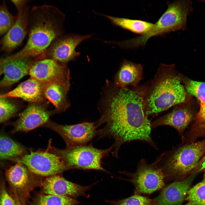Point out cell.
I'll return each instance as SVG.
<instances>
[{
    "mask_svg": "<svg viewBox=\"0 0 205 205\" xmlns=\"http://www.w3.org/2000/svg\"><path fill=\"white\" fill-rule=\"evenodd\" d=\"M147 86L134 89L118 88L112 91L106 100V107L97 121L99 138L114 140L112 153L118 157L119 149L125 143L140 141L155 149L156 145L151 136V122L145 110L144 97Z\"/></svg>",
    "mask_w": 205,
    "mask_h": 205,
    "instance_id": "obj_1",
    "label": "cell"
},
{
    "mask_svg": "<svg viewBox=\"0 0 205 205\" xmlns=\"http://www.w3.org/2000/svg\"><path fill=\"white\" fill-rule=\"evenodd\" d=\"M65 18L64 14L54 6L43 5L32 7L30 10L26 44L20 50L7 57V59L45 58L46 53L52 42L64 34Z\"/></svg>",
    "mask_w": 205,
    "mask_h": 205,
    "instance_id": "obj_2",
    "label": "cell"
},
{
    "mask_svg": "<svg viewBox=\"0 0 205 205\" xmlns=\"http://www.w3.org/2000/svg\"><path fill=\"white\" fill-rule=\"evenodd\" d=\"M187 93L174 64H161L144 97L148 116L185 102Z\"/></svg>",
    "mask_w": 205,
    "mask_h": 205,
    "instance_id": "obj_3",
    "label": "cell"
},
{
    "mask_svg": "<svg viewBox=\"0 0 205 205\" xmlns=\"http://www.w3.org/2000/svg\"><path fill=\"white\" fill-rule=\"evenodd\" d=\"M167 8L152 28L145 34L132 39L118 42L123 49H135L145 46L152 37L178 30L187 29V17L193 11L192 3L189 0L168 2Z\"/></svg>",
    "mask_w": 205,
    "mask_h": 205,
    "instance_id": "obj_4",
    "label": "cell"
},
{
    "mask_svg": "<svg viewBox=\"0 0 205 205\" xmlns=\"http://www.w3.org/2000/svg\"><path fill=\"white\" fill-rule=\"evenodd\" d=\"M205 151V139L175 147L159 155L154 162L165 177L178 178L190 172Z\"/></svg>",
    "mask_w": 205,
    "mask_h": 205,
    "instance_id": "obj_5",
    "label": "cell"
},
{
    "mask_svg": "<svg viewBox=\"0 0 205 205\" xmlns=\"http://www.w3.org/2000/svg\"><path fill=\"white\" fill-rule=\"evenodd\" d=\"M112 150L111 146L107 149H100L90 144L67 147L57 151L58 155L70 168L107 172L102 165V159Z\"/></svg>",
    "mask_w": 205,
    "mask_h": 205,
    "instance_id": "obj_6",
    "label": "cell"
},
{
    "mask_svg": "<svg viewBox=\"0 0 205 205\" xmlns=\"http://www.w3.org/2000/svg\"><path fill=\"white\" fill-rule=\"evenodd\" d=\"M16 160L33 173L43 176L56 175L70 168L58 155L44 151H31Z\"/></svg>",
    "mask_w": 205,
    "mask_h": 205,
    "instance_id": "obj_7",
    "label": "cell"
},
{
    "mask_svg": "<svg viewBox=\"0 0 205 205\" xmlns=\"http://www.w3.org/2000/svg\"><path fill=\"white\" fill-rule=\"evenodd\" d=\"M130 175L135 193L150 194L165 185V176L162 169L154 162L149 163L144 159L140 160L136 171Z\"/></svg>",
    "mask_w": 205,
    "mask_h": 205,
    "instance_id": "obj_8",
    "label": "cell"
},
{
    "mask_svg": "<svg viewBox=\"0 0 205 205\" xmlns=\"http://www.w3.org/2000/svg\"><path fill=\"white\" fill-rule=\"evenodd\" d=\"M92 34L81 35L73 33L63 34L51 44L45 54V58L53 59L61 64L75 59L80 54L76 49L83 41L90 38Z\"/></svg>",
    "mask_w": 205,
    "mask_h": 205,
    "instance_id": "obj_9",
    "label": "cell"
},
{
    "mask_svg": "<svg viewBox=\"0 0 205 205\" xmlns=\"http://www.w3.org/2000/svg\"><path fill=\"white\" fill-rule=\"evenodd\" d=\"M46 125L58 133L67 147L86 145L97 135V122H84L72 125H63L48 122Z\"/></svg>",
    "mask_w": 205,
    "mask_h": 205,
    "instance_id": "obj_10",
    "label": "cell"
},
{
    "mask_svg": "<svg viewBox=\"0 0 205 205\" xmlns=\"http://www.w3.org/2000/svg\"><path fill=\"white\" fill-rule=\"evenodd\" d=\"M29 74L30 77L42 83L69 79V73L65 65L51 59L36 61L32 65Z\"/></svg>",
    "mask_w": 205,
    "mask_h": 205,
    "instance_id": "obj_11",
    "label": "cell"
},
{
    "mask_svg": "<svg viewBox=\"0 0 205 205\" xmlns=\"http://www.w3.org/2000/svg\"><path fill=\"white\" fill-rule=\"evenodd\" d=\"M17 10L15 22L0 42L1 50L6 52L19 46L28 33L30 11L27 5Z\"/></svg>",
    "mask_w": 205,
    "mask_h": 205,
    "instance_id": "obj_12",
    "label": "cell"
},
{
    "mask_svg": "<svg viewBox=\"0 0 205 205\" xmlns=\"http://www.w3.org/2000/svg\"><path fill=\"white\" fill-rule=\"evenodd\" d=\"M51 114L40 102L30 103L19 115L13 132H26L47 123Z\"/></svg>",
    "mask_w": 205,
    "mask_h": 205,
    "instance_id": "obj_13",
    "label": "cell"
},
{
    "mask_svg": "<svg viewBox=\"0 0 205 205\" xmlns=\"http://www.w3.org/2000/svg\"><path fill=\"white\" fill-rule=\"evenodd\" d=\"M92 185L84 186L77 184L57 175H52L43 182V192L48 195L60 196L77 197L83 196L87 197L86 192Z\"/></svg>",
    "mask_w": 205,
    "mask_h": 205,
    "instance_id": "obj_14",
    "label": "cell"
},
{
    "mask_svg": "<svg viewBox=\"0 0 205 205\" xmlns=\"http://www.w3.org/2000/svg\"><path fill=\"white\" fill-rule=\"evenodd\" d=\"M194 174L164 188L152 205H180L184 200L194 177Z\"/></svg>",
    "mask_w": 205,
    "mask_h": 205,
    "instance_id": "obj_15",
    "label": "cell"
},
{
    "mask_svg": "<svg viewBox=\"0 0 205 205\" xmlns=\"http://www.w3.org/2000/svg\"><path fill=\"white\" fill-rule=\"evenodd\" d=\"M37 61L32 58L9 60L2 59L1 63L4 77L0 81V88L12 85L29 74L31 67Z\"/></svg>",
    "mask_w": 205,
    "mask_h": 205,
    "instance_id": "obj_16",
    "label": "cell"
},
{
    "mask_svg": "<svg viewBox=\"0 0 205 205\" xmlns=\"http://www.w3.org/2000/svg\"><path fill=\"white\" fill-rule=\"evenodd\" d=\"M184 103L175 106L169 112L151 123V128L161 126H169L175 128L181 134L193 117L191 110Z\"/></svg>",
    "mask_w": 205,
    "mask_h": 205,
    "instance_id": "obj_17",
    "label": "cell"
},
{
    "mask_svg": "<svg viewBox=\"0 0 205 205\" xmlns=\"http://www.w3.org/2000/svg\"><path fill=\"white\" fill-rule=\"evenodd\" d=\"M45 84L30 77L11 91L0 95V97L21 98L30 103H41L45 98L44 94Z\"/></svg>",
    "mask_w": 205,
    "mask_h": 205,
    "instance_id": "obj_18",
    "label": "cell"
},
{
    "mask_svg": "<svg viewBox=\"0 0 205 205\" xmlns=\"http://www.w3.org/2000/svg\"><path fill=\"white\" fill-rule=\"evenodd\" d=\"M10 194H14L19 199L25 191L29 182V174L24 165L17 163L5 170Z\"/></svg>",
    "mask_w": 205,
    "mask_h": 205,
    "instance_id": "obj_19",
    "label": "cell"
},
{
    "mask_svg": "<svg viewBox=\"0 0 205 205\" xmlns=\"http://www.w3.org/2000/svg\"><path fill=\"white\" fill-rule=\"evenodd\" d=\"M70 84L68 79L55 81L46 83L44 94L58 110H63L68 107L67 95Z\"/></svg>",
    "mask_w": 205,
    "mask_h": 205,
    "instance_id": "obj_20",
    "label": "cell"
},
{
    "mask_svg": "<svg viewBox=\"0 0 205 205\" xmlns=\"http://www.w3.org/2000/svg\"><path fill=\"white\" fill-rule=\"evenodd\" d=\"M142 74L143 67L141 64L125 60L116 75V84L121 88L130 85L136 87L142 79Z\"/></svg>",
    "mask_w": 205,
    "mask_h": 205,
    "instance_id": "obj_21",
    "label": "cell"
},
{
    "mask_svg": "<svg viewBox=\"0 0 205 205\" xmlns=\"http://www.w3.org/2000/svg\"><path fill=\"white\" fill-rule=\"evenodd\" d=\"M103 15L108 19L114 25L140 35L147 32L154 24V23L141 20Z\"/></svg>",
    "mask_w": 205,
    "mask_h": 205,
    "instance_id": "obj_22",
    "label": "cell"
},
{
    "mask_svg": "<svg viewBox=\"0 0 205 205\" xmlns=\"http://www.w3.org/2000/svg\"><path fill=\"white\" fill-rule=\"evenodd\" d=\"M25 150L19 144L9 138L0 134V161L23 155Z\"/></svg>",
    "mask_w": 205,
    "mask_h": 205,
    "instance_id": "obj_23",
    "label": "cell"
},
{
    "mask_svg": "<svg viewBox=\"0 0 205 205\" xmlns=\"http://www.w3.org/2000/svg\"><path fill=\"white\" fill-rule=\"evenodd\" d=\"M184 200V205H205V178L190 188Z\"/></svg>",
    "mask_w": 205,
    "mask_h": 205,
    "instance_id": "obj_24",
    "label": "cell"
},
{
    "mask_svg": "<svg viewBox=\"0 0 205 205\" xmlns=\"http://www.w3.org/2000/svg\"><path fill=\"white\" fill-rule=\"evenodd\" d=\"M79 203L71 197L48 194L39 196L35 201L34 205H75Z\"/></svg>",
    "mask_w": 205,
    "mask_h": 205,
    "instance_id": "obj_25",
    "label": "cell"
},
{
    "mask_svg": "<svg viewBox=\"0 0 205 205\" xmlns=\"http://www.w3.org/2000/svg\"><path fill=\"white\" fill-rule=\"evenodd\" d=\"M184 88L186 93L195 97L200 104L205 103V82L190 80L186 82Z\"/></svg>",
    "mask_w": 205,
    "mask_h": 205,
    "instance_id": "obj_26",
    "label": "cell"
},
{
    "mask_svg": "<svg viewBox=\"0 0 205 205\" xmlns=\"http://www.w3.org/2000/svg\"><path fill=\"white\" fill-rule=\"evenodd\" d=\"M16 18L10 13L5 5L0 6V36L7 32L14 24Z\"/></svg>",
    "mask_w": 205,
    "mask_h": 205,
    "instance_id": "obj_27",
    "label": "cell"
},
{
    "mask_svg": "<svg viewBox=\"0 0 205 205\" xmlns=\"http://www.w3.org/2000/svg\"><path fill=\"white\" fill-rule=\"evenodd\" d=\"M17 106L7 98L0 97V123L12 116L17 111Z\"/></svg>",
    "mask_w": 205,
    "mask_h": 205,
    "instance_id": "obj_28",
    "label": "cell"
},
{
    "mask_svg": "<svg viewBox=\"0 0 205 205\" xmlns=\"http://www.w3.org/2000/svg\"><path fill=\"white\" fill-rule=\"evenodd\" d=\"M111 205H152V201L147 197L135 194L117 200H106Z\"/></svg>",
    "mask_w": 205,
    "mask_h": 205,
    "instance_id": "obj_29",
    "label": "cell"
},
{
    "mask_svg": "<svg viewBox=\"0 0 205 205\" xmlns=\"http://www.w3.org/2000/svg\"><path fill=\"white\" fill-rule=\"evenodd\" d=\"M0 205H15L13 199L7 191L5 181L2 178H0Z\"/></svg>",
    "mask_w": 205,
    "mask_h": 205,
    "instance_id": "obj_30",
    "label": "cell"
},
{
    "mask_svg": "<svg viewBox=\"0 0 205 205\" xmlns=\"http://www.w3.org/2000/svg\"><path fill=\"white\" fill-rule=\"evenodd\" d=\"M200 105L199 110L197 115V120L200 124H205V103Z\"/></svg>",
    "mask_w": 205,
    "mask_h": 205,
    "instance_id": "obj_31",
    "label": "cell"
},
{
    "mask_svg": "<svg viewBox=\"0 0 205 205\" xmlns=\"http://www.w3.org/2000/svg\"><path fill=\"white\" fill-rule=\"evenodd\" d=\"M17 9L22 8L27 5V1L11 0Z\"/></svg>",
    "mask_w": 205,
    "mask_h": 205,
    "instance_id": "obj_32",
    "label": "cell"
},
{
    "mask_svg": "<svg viewBox=\"0 0 205 205\" xmlns=\"http://www.w3.org/2000/svg\"><path fill=\"white\" fill-rule=\"evenodd\" d=\"M11 195L14 200L15 205H22L17 196L15 195Z\"/></svg>",
    "mask_w": 205,
    "mask_h": 205,
    "instance_id": "obj_33",
    "label": "cell"
},
{
    "mask_svg": "<svg viewBox=\"0 0 205 205\" xmlns=\"http://www.w3.org/2000/svg\"><path fill=\"white\" fill-rule=\"evenodd\" d=\"M201 167L200 170L205 169V156L204 157L201 164Z\"/></svg>",
    "mask_w": 205,
    "mask_h": 205,
    "instance_id": "obj_34",
    "label": "cell"
},
{
    "mask_svg": "<svg viewBox=\"0 0 205 205\" xmlns=\"http://www.w3.org/2000/svg\"><path fill=\"white\" fill-rule=\"evenodd\" d=\"M3 73V69L2 65L1 66L0 65V76Z\"/></svg>",
    "mask_w": 205,
    "mask_h": 205,
    "instance_id": "obj_35",
    "label": "cell"
},
{
    "mask_svg": "<svg viewBox=\"0 0 205 205\" xmlns=\"http://www.w3.org/2000/svg\"></svg>",
    "mask_w": 205,
    "mask_h": 205,
    "instance_id": "obj_36",
    "label": "cell"
}]
</instances>
